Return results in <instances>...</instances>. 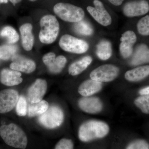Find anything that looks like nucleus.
I'll list each match as a JSON object with an SVG mask.
<instances>
[{
	"label": "nucleus",
	"instance_id": "nucleus-1",
	"mask_svg": "<svg viewBox=\"0 0 149 149\" xmlns=\"http://www.w3.org/2000/svg\"><path fill=\"white\" fill-rule=\"evenodd\" d=\"M109 126L101 120H91L82 123L78 130V138L83 142H89L106 136L109 133Z\"/></svg>",
	"mask_w": 149,
	"mask_h": 149
},
{
	"label": "nucleus",
	"instance_id": "nucleus-2",
	"mask_svg": "<svg viewBox=\"0 0 149 149\" xmlns=\"http://www.w3.org/2000/svg\"><path fill=\"white\" fill-rule=\"evenodd\" d=\"M0 136L10 146L20 149H25L27 146V135L15 123L1 125L0 127Z\"/></svg>",
	"mask_w": 149,
	"mask_h": 149
},
{
	"label": "nucleus",
	"instance_id": "nucleus-3",
	"mask_svg": "<svg viewBox=\"0 0 149 149\" xmlns=\"http://www.w3.org/2000/svg\"><path fill=\"white\" fill-rule=\"evenodd\" d=\"M40 42L45 44H51L55 42L60 29L59 24L56 17L52 15H45L40 19Z\"/></svg>",
	"mask_w": 149,
	"mask_h": 149
},
{
	"label": "nucleus",
	"instance_id": "nucleus-4",
	"mask_svg": "<svg viewBox=\"0 0 149 149\" xmlns=\"http://www.w3.org/2000/svg\"><path fill=\"white\" fill-rule=\"evenodd\" d=\"M53 10L57 16L68 22L76 23L83 19L85 15L83 9L68 3H57L54 6Z\"/></svg>",
	"mask_w": 149,
	"mask_h": 149
},
{
	"label": "nucleus",
	"instance_id": "nucleus-5",
	"mask_svg": "<svg viewBox=\"0 0 149 149\" xmlns=\"http://www.w3.org/2000/svg\"><path fill=\"white\" fill-rule=\"evenodd\" d=\"M39 116L38 121L40 124L49 129L59 127L64 120L63 111L57 105L49 106L47 110Z\"/></svg>",
	"mask_w": 149,
	"mask_h": 149
},
{
	"label": "nucleus",
	"instance_id": "nucleus-6",
	"mask_svg": "<svg viewBox=\"0 0 149 149\" xmlns=\"http://www.w3.org/2000/svg\"><path fill=\"white\" fill-rule=\"evenodd\" d=\"M59 45L65 52L76 54L85 53L88 51L89 47L86 41L69 35H63Z\"/></svg>",
	"mask_w": 149,
	"mask_h": 149
},
{
	"label": "nucleus",
	"instance_id": "nucleus-7",
	"mask_svg": "<svg viewBox=\"0 0 149 149\" xmlns=\"http://www.w3.org/2000/svg\"><path fill=\"white\" fill-rule=\"evenodd\" d=\"M119 68L111 64H104L93 70L90 73L91 79L101 83L111 82L115 80L119 74Z\"/></svg>",
	"mask_w": 149,
	"mask_h": 149
},
{
	"label": "nucleus",
	"instance_id": "nucleus-8",
	"mask_svg": "<svg viewBox=\"0 0 149 149\" xmlns=\"http://www.w3.org/2000/svg\"><path fill=\"white\" fill-rule=\"evenodd\" d=\"M95 7L89 6L87 10L93 18L99 24L104 26L110 25L112 18L110 15L105 8L103 3L100 0L93 1Z\"/></svg>",
	"mask_w": 149,
	"mask_h": 149
},
{
	"label": "nucleus",
	"instance_id": "nucleus-9",
	"mask_svg": "<svg viewBox=\"0 0 149 149\" xmlns=\"http://www.w3.org/2000/svg\"><path fill=\"white\" fill-rule=\"evenodd\" d=\"M19 96L18 92L13 89H6L0 91V113H5L14 108Z\"/></svg>",
	"mask_w": 149,
	"mask_h": 149
},
{
	"label": "nucleus",
	"instance_id": "nucleus-10",
	"mask_svg": "<svg viewBox=\"0 0 149 149\" xmlns=\"http://www.w3.org/2000/svg\"><path fill=\"white\" fill-rule=\"evenodd\" d=\"M149 11V3L146 0H136L126 3L123 8L124 15L132 17L146 15Z\"/></svg>",
	"mask_w": 149,
	"mask_h": 149
},
{
	"label": "nucleus",
	"instance_id": "nucleus-11",
	"mask_svg": "<svg viewBox=\"0 0 149 149\" xmlns=\"http://www.w3.org/2000/svg\"><path fill=\"white\" fill-rule=\"evenodd\" d=\"M47 90V83L46 80L37 79L28 89L27 99L30 104L38 102L42 100Z\"/></svg>",
	"mask_w": 149,
	"mask_h": 149
},
{
	"label": "nucleus",
	"instance_id": "nucleus-12",
	"mask_svg": "<svg viewBox=\"0 0 149 149\" xmlns=\"http://www.w3.org/2000/svg\"><path fill=\"white\" fill-rule=\"evenodd\" d=\"M78 104L81 110L89 114L98 113L103 108L100 99L96 97H83L78 101Z\"/></svg>",
	"mask_w": 149,
	"mask_h": 149
},
{
	"label": "nucleus",
	"instance_id": "nucleus-13",
	"mask_svg": "<svg viewBox=\"0 0 149 149\" xmlns=\"http://www.w3.org/2000/svg\"><path fill=\"white\" fill-rule=\"evenodd\" d=\"M135 32L128 30L123 33L120 38L119 50L120 54L125 58H129L133 52V47L137 41Z\"/></svg>",
	"mask_w": 149,
	"mask_h": 149
},
{
	"label": "nucleus",
	"instance_id": "nucleus-14",
	"mask_svg": "<svg viewBox=\"0 0 149 149\" xmlns=\"http://www.w3.org/2000/svg\"><path fill=\"white\" fill-rule=\"evenodd\" d=\"M42 61L50 72L55 74L61 72L67 63V59L64 56L60 55L56 57L53 52L46 54L43 57Z\"/></svg>",
	"mask_w": 149,
	"mask_h": 149
},
{
	"label": "nucleus",
	"instance_id": "nucleus-15",
	"mask_svg": "<svg viewBox=\"0 0 149 149\" xmlns=\"http://www.w3.org/2000/svg\"><path fill=\"white\" fill-rule=\"evenodd\" d=\"M11 58L13 62L10 64V68L13 70L29 74L36 69V63L32 60L17 55Z\"/></svg>",
	"mask_w": 149,
	"mask_h": 149
},
{
	"label": "nucleus",
	"instance_id": "nucleus-16",
	"mask_svg": "<svg viewBox=\"0 0 149 149\" xmlns=\"http://www.w3.org/2000/svg\"><path fill=\"white\" fill-rule=\"evenodd\" d=\"M19 71L3 69L0 73V81L3 85L8 86H15L22 83L23 79Z\"/></svg>",
	"mask_w": 149,
	"mask_h": 149
},
{
	"label": "nucleus",
	"instance_id": "nucleus-17",
	"mask_svg": "<svg viewBox=\"0 0 149 149\" xmlns=\"http://www.w3.org/2000/svg\"><path fill=\"white\" fill-rule=\"evenodd\" d=\"M102 83L90 79L83 82L78 89V92L83 97H91L101 91Z\"/></svg>",
	"mask_w": 149,
	"mask_h": 149
},
{
	"label": "nucleus",
	"instance_id": "nucleus-18",
	"mask_svg": "<svg viewBox=\"0 0 149 149\" xmlns=\"http://www.w3.org/2000/svg\"><path fill=\"white\" fill-rule=\"evenodd\" d=\"M32 25L30 23H25L19 28L21 35L22 44L24 49L31 50L34 43V37L32 33Z\"/></svg>",
	"mask_w": 149,
	"mask_h": 149
},
{
	"label": "nucleus",
	"instance_id": "nucleus-19",
	"mask_svg": "<svg viewBox=\"0 0 149 149\" xmlns=\"http://www.w3.org/2000/svg\"><path fill=\"white\" fill-rule=\"evenodd\" d=\"M149 74V65H143L128 70L125 73V77L130 82H138L145 79Z\"/></svg>",
	"mask_w": 149,
	"mask_h": 149
},
{
	"label": "nucleus",
	"instance_id": "nucleus-20",
	"mask_svg": "<svg viewBox=\"0 0 149 149\" xmlns=\"http://www.w3.org/2000/svg\"><path fill=\"white\" fill-rule=\"evenodd\" d=\"M149 50L145 44L139 45L135 51L130 63L133 65H139L149 62Z\"/></svg>",
	"mask_w": 149,
	"mask_h": 149
},
{
	"label": "nucleus",
	"instance_id": "nucleus-21",
	"mask_svg": "<svg viewBox=\"0 0 149 149\" xmlns=\"http://www.w3.org/2000/svg\"><path fill=\"white\" fill-rule=\"evenodd\" d=\"M93 59L90 56H86L73 63L69 66L68 72L72 76L78 75L85 70L92 63Z\"/></svg>",
	"mask_w": 149,
	"mask_h": 149
},
{
	"label": "nucleus",
	"instance_id": "nucleus-22",
	"mask_svg": "<svg viewBox=\"0 0 149 149\" xmlns=\"http://www.w3.org/2000/svg\"><path fill=\"white\" fill-rule=\"evenodd\" d=\"M111 43L107 40H103L97 46L96 54L99 58L102 60L109 59L112 55Z\"/></svg>",
	"mask_w": 149,
	"mask_h": 149
},
{
	"label": "nucleus",
	"instance_id": "nucleus-23",
	"mask_svg": "<svg viewBox=\"0 0 149 149\" xmlns=\"http://www.w3.org/2000/svg\"><path fill=\"white\" fill-rule=\"evenodd\" d=\"M49 107L48 102L44 100L35 103H30L27 108V114L30 117L40 116L45 113Z\"/></svg>",
	"mask_w": 149,
	"mask_h": 149
},
{
	"label": "nucleus",
	"instance_id": "nucleus-24",
	"mask_svg": "<svg viewBox=\"0 0 149 149\" xmlns=\"http://www.w3.org/2000/svg\"><path fill=\"white\" fill-rule=\"evenodd\" d=\"M73 29L74 32L77 34L84 36H90L94 32L91 24L83 19L76 22L73 25Z\"/></svg>",
	"mask_w": 149,
	"mask_h": 149
},
{
	"label": "nucleus",
	"instance_id": "nucleus-25",
	"mask_svg": "<svg viewBox=\"0 0 149 149\" xmlns=\"http://www.w3.org/2000/svg\"><path fill=\"white\" fill-rule=\"evenodd\" d=\"M0 36L6 38L9 44H14L17 42L19 39L18 33L13 27L10 26L4 27L0 32Z\"/></svg>",
	"mask_w": 149,
	"mask_h": 149
},
{
	"label": "nucleus",
	"instance_id": "nucleus-26",
	"mask_svg": "<svg viewBox=\"0 0 149 149\" xmlns=\"http://www.w3.org/2000/svg\"><path fill=\"white\" fill-rule=\"evenodd\" d=\"M17 51V47L13 45L0 46V58L3 60H8L15 55Z\"/></svg>",
	"mask_w": 149,
	"mask_h": 149
},
{
	"label": "nucleus",
	"instance_id": "nucleus-27",
	"mask_svg": "<svg viewBox=\"0 0 149 149\" xmlns=\"http://www.w3.org/2000/svg\"><path fill=\"white\" fill-rule=\"evenodd\" d=\"M134 104L137 107L145 114L149 113V96L141 95L134 101Z\"/></svg>",
	"mask_w": 149,
	"mask_h": 149
},
{
	"label": "nucleus",
	"instance_id": "nucleus-28",
	"mask_svg": "<svg viewBox=\"0 0 149 149\" xmlns=\"http://www.w3.org/2000/svg\"><path fill=\"white\" fill-rule=\"evenodd\" d=\"M137 29L139 34L143 36L149 35V16L147 15L141 19L137 23Z\"/></svg>",
	"mask_w": 149,
	"mask_h": 149
},
{
	"label": "nucleus",
	"instance_id": "nucleus-29",
	"mask_svg": "<svg viewBox=\"0 0 149 149\" xmlns=\"http://www.w3.org/2000/svg\"><path fill=\"white\" fill-rule=\"evenodd\" d=\"M17 114L19 116H24L27 113V103L26 99L24 96L19 97L16 106Z\"/></svg>",
	"mask_w": 149,
	"mask_h": 149
},
{
	"label": "nucleus",
	"instance_id": "nucleus-30",
	"mask_svg": "<svg viewBox=\"0 0 149 149\" xmlns=\"http://www.w3.org/2000/svg\"><path fill=\"white\" fill-rule=\"evenodd\" d=\"M126 149H149V144L145 140L139 139L128 144Z\"/></svg>",
	"mask_w": 149,
	"mask_h": 149
},
{
	"label": "nucleus",
	"instance_id": "nucleus-31",
	"mask_svg": "<svg viewBox=\"0 0 149 149\" xmlns=\"http://www.w3.org/2000/svg\"><path fill=\"white\" fill-rule=\"evenodd\" d=\"M55 149H74V144L72 140L64 138L58 142Z\"/></svg>",
	"mask_w": 149,
	"mask_h": 149
},
{
	"label": "nucleus",
	"instance_id": "nucleus-32",
	"mask_svg": "<svg viewBox=\"0 0 149 149\" xmlns=\"http://www.w3.org/2000/svg\"><path fill=\"white\" fill-rule=\"evenodd\" d=\"M139 93L141 95H148L149 94V87L147 86V87H145L142 88L139 91Z\"/></svg>",
	"mask_w": 149,
	"mask_h": 149
},
{
	"label": "nucleus",
	"instance_id": "nucleus-33",
	"mask_svg": "<svg viewBox=\"0 0 149 149\" xmlns=\"http://www.w3.org/2000/svg\"><path fill=\"white\" fill-rule=\"evenodd\" d=\"M112 4L115 6H119L122 4L124 0H108Z\"/></svg>",
	"mask_w": 149,
	"mask_h": 149
},
{
	"label": "nucleus",
	"instance_id": "nucleus-34",
	"mask_svg": "<svg viewBox=\"0 0 149 149\" xmlns=\"http://www.w3.org/2000/svg\"><path fill=\"white\" fill-rule=\"evenodd\" d=\"M9 1L12 3L14 6H15L17 4L20 2L22 0H9Z\"/></svg>",
	"mask_w": 149,
	"mask_h": 149
},
{
	"label": "nucleus",
	"instance_id": "nucleus-35",
	"mask_svg": "<svg viewBox=\"0 0 149 149\" xmlns=\"http://www.w3.org/2000/svg\"><path fill=\"white\" fill-rule=\"evenodd\" d=\"M8 3V0H0V4L1 3Z\"/></svg>",
	"mask_w": 149,
	"mask_h": 149
},
{
	"label": "nucleus",
	"instance_id": "nucleus-36",
	"mask_svg": "<svg viewBox=\"0 0 149 149\" xmlns=\"http://www.w3.org/2000/svg\"><path fill=\"white\" fill-rule=\"evenodd\" d=\"M29 1L31 2H35L37 1V0H29Z\"/></svg>",
	"mask_w": 149,
	"mask_h": 149
}]
</instances>
